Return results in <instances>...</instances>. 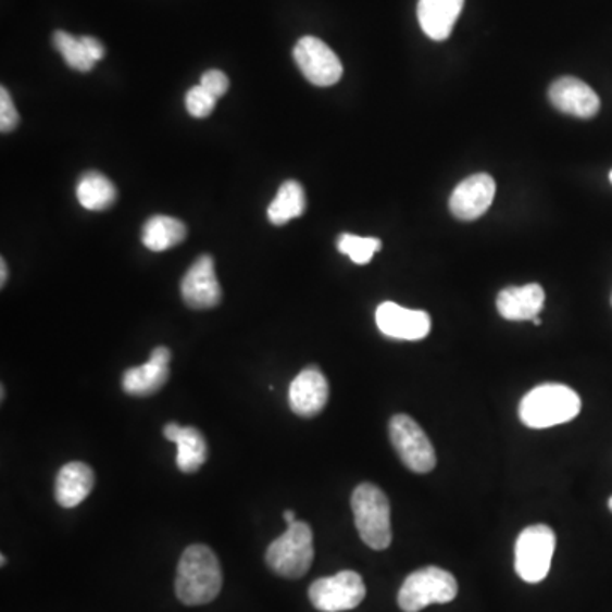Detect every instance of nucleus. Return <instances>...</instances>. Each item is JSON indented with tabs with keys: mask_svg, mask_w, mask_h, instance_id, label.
Masks as SVG:
<instances>
[{
	"mask_svg": "<svg viewBox=\"0 0 612 612\" xmlns=\"http://www.w3.org/2000/svg\"><path fill=\"white\" fill-rule=\"evenodd\" d=\"M222 585V566L215 551L204 545H191L184 550L176 577L177 599L183 604L203 605L213 602Z\"/></svg>",
	"mask_w": 612,
	"mask_h": 612,
	"instance_id": "obj_1",
	"label": "nucleus"
},
{
	"mask_svg": "<svg viewBox=\"0 0 612 612\" xmlns=\"http://www.w3.org/2000/svg\"><path fill=\"white\" fill-rule=\"evenodd\" d=\"M580 410L582 400L577 391L566 385L547 383L530 390L521 400L519 419L530 429H548L574 421Z\"/></svg>",
	"mask_w": 612,
	"mask_h": 612,
	"instance_id": "obj_2",
	"label": "nucleus"
},
{
	"mask_svg": "<svg viewBox=\"0 0 612 612\" xmlns=\"http://www.w3.org/2000/svg\"><path fill=\"white\" fill-rule=\"evenodd\" d=\"M359 538L373 550H387L391 545L390 500L373 484L355 487L351 499Z\"/></svg>",
	"mask_w": 612,
	"mask_h": 612,
	"instance_id": "obj_3",
	"label": "nucleus"
},
{
	"mask_svg": "<svg viewBox=\"0 0 612 612\" xmlns=\"http://www.w3.org/2000/svg\"><path fill=\"white\" fill-rule=\"evenodd\" d=\"M315 558L312 527L307 523L289 524L285 535L274 539L265 551V563L274 574L285 578H301Z\"/></svg>",
	"mask_w": 612,
	"mask_h": 612,
	"instance_id": "obj_4",
	"label": "nucleus"
},
{
	"mask_svg": "<svg viewBox=\"0 0 612 612\" xmlns=\"http://www.w3.org/2000/svg\"><path fill=\"white\" fill-rule=\"evenodd\" d=\"M458 596L457 578L448 570L425 566L415 570L398 592V605L403 612H421L430 604H448Z\"/></svg>",
	"mask_w": 612,
	"mask_h": 612,
	"instance_id": "obj_5",
	"label": "nucleus"
},
{
	"mask_svg": "<svg viewBox=\"0 0 612 612\" xmlns=\"http://www.w3.org/2000/svg\"><path fill=\"white\" fill-rule=\"evenodd\" d=\"M557 535L547 524L526 527L515 542V572L527 584H539L550 574Z\"/></svg>",
	"mask_w": 612,
	"mask_h": 612,
	"instance_id": "obj_6",
	"label": "nucleus"
},
{
	"mask_svg": "<svg viewBox=\"0 0 612 612\" xmlns=\"http://www.w3.org/2000/svg\"><path fill=\"white\" fill-rule=\"evenodd\" d=\"M388 429L395 451L410 472L424 475L436 469L437 458L433 442L414 419L405 414L395 415Z\"/></svg>",
	"mask_w": 612,
	"mask_h": 612,
	"instance_id": "obj_7",
	"label": "nucleus"
},
{
	"mask_svg": "<svg viewBox=\"0 0 612 612\" xmlns=\"http://www.w3.org/2000/svg\"><path fill=\"white\" fill-rule=\"evenodd\" d=\"M309 597L316 611H351L364 601L366 585L361 575L352 570H342L337 575L313 582L310 585Z\"/></svg>",
	"mask_w": 612,
	"mask_h": 612,
	"instance_id": "obj_8",
	"label": "nucleus"
},
{
	"mask_svg": "<svg viewBox=\"0 0 612 612\" xmlns=\"http://www.w3.org/2000/svg\"><path fill=\"white\" fill-rule=\"evenodd\" d=\"M292 57L300 66L301 74L313 86H334L342 77L344 68L339 57L315 36H303L292 50Z\"/></svg>",
	"mask_w": 612,
	"mask_h": 612,
	"instance_id": "obj_9",
	"label": "nucleus"
},
{
	"mask_svg": "<svg viewBox=\"0 0 612 612\" xmlns=\"http://www.w3.org/2000/svg\"><path fill=\"white\" fill-rule=\"evenodd\" d=\"M184 303L192 310L215 309L222 301V286L216 279L215 261L211 255H201L184 274L180 282Z\"/></svg>",
	"mask_w": 612,
	"mask_h": 612,
	"instance_id": "obj_10",
	"label": "nucleus"
},
{
	"mask_svg": "<svg viewBox=\"0 0 612 612\" xmlns=\"http://www.w3.org/2000/svg\"><path fill=\"white\" fill-rule=\"evenodd\" d=\"M496 198V180L488 174H475L458 184L449 199L452 216L461 222H473L487 213Z\"/></svg>",
	"mask_w": 612,
	"mask_h": 612,
	"instance_id": "obj_11",
	"label": "nucleus"
},
{
	"mask_svg": "<svg viewBox=\"0 0 612 612\" xmlns=\"http://www.w3.org/2000/svg\"><path fill=\"white\" fill-rule=\"evenodd\" d=\"M376 325L383 336L398 340H421L429 336L430 316L424 310L403 309L394 301H385L376 310Z\"/></svg>",
	"mask_w": 612,
	"mask_h": 612,
	"instance_id": "obj_12",
	"label": "nucleus"
},
{
	"mask_svg": "<svg viewBox=\"0 0 612 612\" xmlns=\"http://www.w3.org/2000/svg\"><path fill=\"white\" fill-rule=\"evenodd\" d=\"M551 104L570 116L590 120L601 110V99L596 90L580 78L562 77L550 86Z\"/></svg>",
	"mask_w": 612,
	"mask_h": 612,
	"instance_id": "obj_13",
	"label": "nucleus"
},
{
	"mask_svg": "<svg viewBox=\"0 0 612 612\" xmlns=\"http://www.w3.org/2000/svg\"><path fill=\"white\" fill-rule=\"evenodd\" d=\"M327 402L328 382L319 367H304L289 385V407L300 417H315Z\"/></svg>",
	"mask_w": 612,
	"mask_h": 612,
	"instance_id": "obj_14",
	"label": "nucleus"
},
{
	"mask_svg": "<svg viewBox=\"0 0 612 612\" xmlns=\"http://www.w3.org/2000/svg\"><path fill=\"white\" fill-rule=\"evenodd\" d=\"M172 354L167 348H155L150 355L149 363L129 367L123 375V390L133 397H150L157 394L167 383L171 370Z\"/></svg>",
	"mask_w": 612,
	"mask_h": 612,
	"instance_id": "obj_15",
	"label": "nucleus"
},
{
	"mask_svg": "<svg viewBox=\"0 0 612 612\" xmlns=\"http://www.w3.org/2000/svg\"><path fill=\"white\" fill-rule=\"evenodd\" d=\"M545 289L538 283L509 286L497 297V310L505 321H535L545 307Z\"/></svg>",
	"mask_w": 612,
	"mask_h": 612,
	"instance_id": "obj_16",
	"label": "nucleus"
},
{
	"mask_svg": "<svg viewBox=\"0 0 612 612\" xmlns=\"http://www.w3.org/2000/svg\"><path fill=\"white\" fill-rule=\"evenodd\" d=\"M464 0H419L417 17L422 32L434 41H445L457 24Z\"/></svg>",
	"mask_w": 612,
	"mask_h": 612,
	"instance_id": "obj_17",
	"label": "nucleus"
},
{
	"mask_svg": "<svg viewBox=\"0 0 612 612\" xmlns=\"http://www.w3.org/2000/svg\"><path fill=\"white\" fill-rule=\"evenodd\" d=\"M95 472L83 461L66 463L55 482L57 502L65 509L77 508L95 488Z\"/></svg>",
	"mask_w": 612,
	"mask_h": 612,
	"instance_id": "obj_18",
	"label": "nucleus"
},
{
	"mask_svg": "<svg viewBox=\"0 0 612 612\" xmlns=\"http://www.w3.org/2000/svg\"><path fill=\"white\" fill-rule=\"evenodd\" d=\"M167 441L177 445V466L183 473H196L208 458V445L203 434L196 427H183L176 422H168L164 427Z\"/></svg>",
	"mask_w": 612,
	"mask_h": 612,
	"instance_id": "obj_19",
	"label": "nucleus"
},
{
	"mask_svg": "<svg viewBox=\"0 0 612 612\" xmlns=\"http://www.w3.org/2000/svg\"><path fill=\"white\" fill-rule=\"evenodd\" d=\"M188 237V228L174 216L155 215L145 222L141 242L153 252H164L179 246Z\"/></svg>",
	"mask_w": 612,
	"mask_h": 612,
	"instance_id": "obj_20",
	"label": "nucleus"
},
{
	"mask_svg": "<svg viewBox=\"0 0 612 612\" xmlns=\"http://www.w3.org/2000/svg\"><path fill=\"white\" fill-rule=\"evenodd\" d=\"M116 186L101 172H86L77 184L78 203L86 210L104 211L116 201Z\"/></svg>",
	"mask_w": 612,
	"mask_h": 612,
	"instance_id": "obj_21",
	"label": "nucleus"
},
{
	"mask_svg": "<svg viewBox=\"0 0 612 612\" xmlns=\"http://www.w3.org/2000/svg\"><path fill=\"white\" fill-rule=\"evenodd\" d=\"M307 210V196L303 186L297 180H286L277 189L276 198L267 208V218L273 225L283 226L292 218L303 215Z\"/></svg>",
	"mask_w": 612,
	"mask_h": 612,
	"instance_id": "obj_22",
	"label": "nucleus"
},
{
	"mask_svg": "<svg viewBox=\"0 0 612 612\" xmlns=\"http://www.w3.org/2000/svg\"><path fill=\"white\" fill-rule=\"evenodd\" d=\"M53 45L59 50L60 55L65 60L66 65L78 72H90L96 66V60L89 55L83 39L75 38L65 32H55Z\"/></svg>",
	"mask_w": 612,
	"mask_h": 612,
	"instance_id": "obj_23",
	"label": "nucleus"
},
{
	"mask_svg": "<svg viewBox=\"0 0 612 612\" xmlns=\"http://www.w3.org/2000/svg\"><path fill=\"white\" fill-rule=\"evenodd\" d=\"M340 254L348 255L354 264H367L376 252L382 250V240L373 237L342 234L337 240Z\"/></svg>",
	"mask_w": 612,
	"mask_h": 612,
	"instance_id": "obj_24",
	"label": "nucleus"
},
{
	"mask_svg": "<svg viewBox=\"0 0 612 612\" xmlns=\"http://www.w3.org/2000/svg\"><path fill=\"white\" fill-rule=\"evenodd\" d=\"M216 98L210 95L203 86H196L189 89L186 95V110L192 117L204 120L215 111Z\"/></svg>",
	"mask_w": 612,
	"mask_h": 612,
	"instance_id": "obj_25",
	"label": "nucleus"
},
{
	"mask_svg": "<svg viewBox=\"0 0 612 612\" xmlns=\"http://www.w3.org/2000/svg\"><path fill=\"white\" fill-rule=\"evenodd\" d=\"M20 125V114L5 87L0 89V132L11 133Z\"/></svg>",
	"mask_w": 612,
	"mask_h": 612,
	"instance_id": "obj_26",
	"label": "nucleus"
},
{
	"mask_svg": "<svg viewBox=\"0 0 612 612\" xmlns=\"http://www.w3.org/2000/svg\"><path fill=\"white\" fill-rule=\"evenodd\" d=\"M199 86H203L204 89L210 92V95L215 96L216 99L222 98V96L226 95V90L230 87V80L223 74L222 71H213L204 72L203 77H201V84Z\"/></svg>",
	"mask_w": 612,
	"mask_h": 612,
	"instance_id": "obj_27",
	"label": "nucleus"
},
{
	"mask_svg": "<svg viewBox=\"0 0 612 612\" xmlns=\"http://www.w3.org/2000/svg\"><path fill=\"white\" fill-rule=\"evenodd\" d=\"M80 39H83V43L86 45L87 51H89V55L92 57L96 62L104 59L105 48L98 38H95V36H83V38Z\"/></svg>",
	"mask_w": 612,
	"mask_h": 612,
	"instance_id": "obj_28",
	"label": "nucleus"
},
{
	"mask_svg": "<svg viewBox=\"0 0 612 612\" xmlns=\"http://www.w3.org/2000/svg\"><path fill=\"white\" fill-rule=\"evenodd\" d=\"M9 271L8 264H5L4 259L0 261V286H5V282H8Z\"/></svg>",
	"mask_w": 612,
	"mask_h": 612,
	"instance_id": "obj_29",
	"label": "nucleus"
},
{
	"mask_svg": "<svg viewBox=\"0 0 612 612\" xmlns=\"http://www.w3.org/2000/svg\"><path fill=\"white\" fill-rule=\"evenodd\" d=\"M283 517H285L286 524H292V523H297V514H295V511H285V514H283Z\"/></svg>",
	"mask_w": 612,
	"mask_h": 612,
	"instance_id": "obj_30",
	"label": "nucleus"
},
{
	"mask_svg": "<svg viewBox=\"0 0 612 612\" xmlns=\"http://www.w3.org/2000/svg\"><path fill=\"white\" fill-rule=\"evenodd\" d=\"M5 562H8V560H5L4 554H2V557H0V565L4 566Z\"/></svg>",
	"mask_w": 612,
	"mask_h": 612,
	"instance_id": "obj_31",
	"label": "nucleus"
},
{
	"mask_svg": "<svg viewBox=\"0 0 612 612\" xmlns=\"http://www.w3.org/2000/svg\"><path fill=\"white\" fill-rule=\"evenodd\" d=\"M0 398H2V400H4L5 398V388L2 387V390H0Z\"/></svg>",
	"mask_w": 612,
	"mask_h": 612,
	"instance_id": "obj_32",
	"label": "nucleus"
},
{
	"mask_svg": "<svg viewBox=\"0 0 612 612\" xmlns=\"http://www.w3.org/2000/svg\"><path fill=\"white\" fill-rule=\"evenodd\" d=\"M608 505H609V511L612 512V497H611V499H609Z\"/></svg>",
	"mask_w": 612,
	"mask_h": 612,
	"instance_id": "obj_33",
	"label": "nucleus"
},
{
	"mask_svg": "<svg viewBox=\"0 0 612 612\" xmlns=\"http://www.w3.org/2000/svg\"><path fill=\"white\" fill-rule=\"evenodd\" d=\"M609 180H611V184H612V171H611V174H609Z\"/></svg>",
	"mask_w": 612,
	"mask_h": 612,
	"instance_id": "obj_34",
	"label": "nucleus"
},
{
	"mask_svg": "<svg viewBox=\"0 0 612 612\" xmlns=\"http://www.w3.org/2000/svg\"><path fill=\"white\" fill-rule=\"evenodd\" d=\"M611 303H612V298H611Z\"/></svg>",
	"mask_w": 612,
	"mask_h": 612,
	"instance_id": "obj_35",
	"label": "nucleus"
}]
</instances>
